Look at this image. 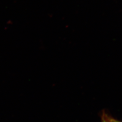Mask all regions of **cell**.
<instances>
[{"mask_svg":"<svg viewBox=\"0 0 122 122\" xmlns=\"http://www.w3.org/2000/svg\"><path fill=\"white\" fill-rule=\"evenodd\" d=\"M100 122H113L114 118L105 110H103L101 114Z\"/></svg>","mask_w":122,"mask_h":122,"instance_id":"6da1fadb","label":"cell"},{"mask_svg":"<svg viewBox=\"0 0 122 122\" xmlns=\"http://www.w3.org/2000/svg\"><path fill=\"white\" fill-rule=\"evenodd\" d=\"M113 122H122L121 121H118L115 119H114V120H113Z\"/></svg>","mask_w":122,"mask_h":122,"instance_id":"7a4b0ae2","label":"cell"}]
</instances>
